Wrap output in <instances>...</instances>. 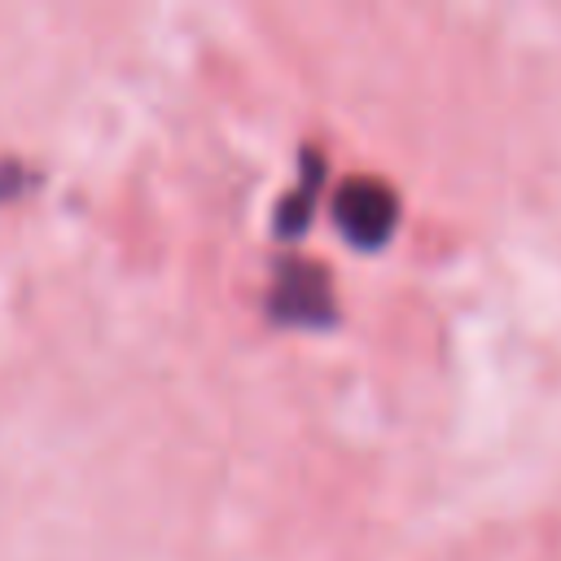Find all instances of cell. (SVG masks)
Masks as SVG:
<instances>
[{
	"instance_id": "cell-1",
	"label": "cell",
	"mask_w": 561,
	"mask_h": 561,
	"mask_svg": "<svg viewBox=\"0 0 561 561\" xmlns=\"http://www.w3.org/2000/svg\"><path fill=\"white\" fill-rule=\"evenodd\" d=\"M333 219L337 228L359 245V250H373L381 245L390 232H394V219H399V202L390 193V184L373 180V175H351L337 184L333 193Z\"/></svg>"
},
{
	"instance_id": "cell-3",
	"label": "cell",
	"mask_w": 561,
	"mask_h": 561,
	"mask_svg": "<svg viewBox=\"0 0 561 561\" xmlns=\"http://www.w3.org/2000/svg\"><path fill=\"white\" fill-rule=\"evenodd\" d=\"M302 162H307L302 188L289 193V197L280 202V215H276V232H280V237L302 232V228H307V215H311V193H316V184H320V158H316V153H302Z\"/></svg>"
},
{
	"instance_id": "cell-2",
	"label": "cell",
	"mask_w": 561,
	"mask_h": 561,
	"mask_svg": "<svg viewBox=\"0 0 561 561\" xmlns=\"http://www.w3.org/2000/svg\"><path fill=\"white\" fill-rule=\"evenodd\" d=\"M272 320L280 324H333V294L324 267L307 259H289L272 285Z\"/></svg>"
}]
</instances>
